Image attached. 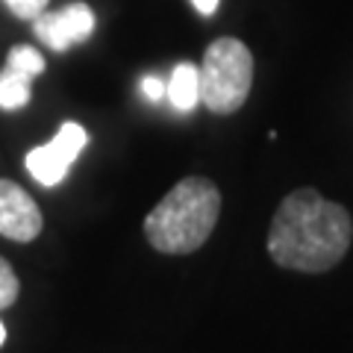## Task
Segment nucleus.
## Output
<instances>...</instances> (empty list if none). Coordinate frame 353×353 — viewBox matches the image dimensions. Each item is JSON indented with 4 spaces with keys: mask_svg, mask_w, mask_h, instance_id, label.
<instances>
[{
    "mask_svg": "<svg viewBox=\"0 0 353 353\" xmlns=\"http://www.w3.org/2000/svg\"><path fill=\"white\" fill-rule=\"evenodd\" d=\"M85 145H88L85 127L77 124V121H65V124L59 127V132L48 141V145H39V148H32L27 153L24 165H27L30 176L39 185L53 189V185H59L65 176H68V168L80 159Z\"/></svg>",
    "mask_w": 353,
    "mask_h": 353,
    "instance_id": "4",
    "label": "nucleus"
},
{
    "mask_svg": "<svg viewBox=\"0 0 353 353\" xmlns=\"http://www.w3.org/2000/svg\"><path fill=\"white\" fill-rule=\"evenodd\" d=\"M353 239V221L345 206L315 189H297L283 197L268 230V253L280 268L324 274L345 259Z\"/></svg>",
    "mask_w": 353,
    "mask_h": 353,
    "instance_id": "1",
    "label": "nucleus"
},
{
    "mask_svg": "<svg viewBox=\"0 0 353 353\" xmlns=\"http://www.w3.org/2000/svg\"><path fill=\"white\" fill-rule=\"evenodd\" d=\"M221 212V192L206 176H185L145 218V236L153 250L183 256L203 248Z\"/></svg>",
    "mask_w": 353,
    "mask_h": 353,
    "instance_id": "2",
    "label": "nucleus"
},
{
    "mask_svg": "<svg viewBox=\"0 0 353 353\" xmlns=\"http://www.w3.org/2000/svg\"><path fill=\"white\" fill-rule=\"evenodd\" d=\"M9 6V12L21 21H32L36 15L44 12V6H48V0H3Z\"/></svg>",
    "mask_w": 353,
    "mask_h": 353,
    "instance_id": "10",
    "label": "nucleus"
},
{
    "mask_svg": "<svg viewBox=\"0 0 353 353\" xmlns=\"http://www.w3.org/2000/svg\"><path fill=\"white\" fill-rule=\"evenodd\" d=\"M3 341H6V327H3V321H0V347H3Z\"/></svg>",
    "mask_w": 353,
    "mask_h": 353,
    "instance_id": "13",
    "label": "nucleus"
},
{
    "mask_svg": "<svg viewBox=\"0 0 353 353\" xmlns=\"http://www.w3.org/2000/svg\"><path fill=\"white\" fill-rule=\"evenodd\" d=\"M44 227L41 209L12 180H0V236L9 241H32Z\"/></svg>",
    "mask_w": 353,
    "mask_h": 353,
    "instance_id": "7",
    "label": "nucleus"
},
{
    "mask_svg": "<svg viewBox=\"0 0 353 353\" xmlns=\"http://www.w3.org/2000/svg\"><path fill=\"white\" fill-rule=\"evenodd\" d=\"M165 97L183 115L201 103V77H197V68L192 62H180L171 71V80L165 83Z\"/></svg>",
    "mask_w": 353,
    "mask_h": 353,
    "instance_id": "8",
    "label": "nucleus"
},
{
    "mask_svg": "<svg viewBox=\"0 0 353 353\" xmlns=\"http://www.w3.org/2000/svg\"><path fill=\"white\" fill-rule=\"evenodd\" d=\"M201 77V103L215 115H233L248 101L253 85V57L245 41L215 39L197 68Z\"/></svg>",
    "mask_w": 353,
    "mask_h": 353,
    "instance_id": "3",
    "label": "nucleus"
},
{
    "mask_svg": "<svg viewBox=\"0 0 353 353\" xmlns=\"http://www.w3.org/2000/svg\"><path fill=\"white\" fill-rule=\"evenodd\" d=\"M218 3H221V0H192V6H194L201 15H212L215 9H218Z\"/></svg>",
    "mask_w": 353,
    "mask_h": 353,
    "instance_id": "12",
    "label": "nucleus"
},
{
    "mask_svg": "<svg viewBox=\"0 0 353 353\" xmlns=\"http://www.w3.org/2000/svg\"><path fill=\"white\" fill-rule=\"evenodd\" d=\"M141 94H145L150 103L165 101V80H159V77H145V80H141Z\"/></svg>",
    "mask_w": 353,
    "mask_h": 353,
    "instance_id": "11",
    "label": "nucleus"
},
{
    "mask_svg": "<svg viewBox=\"0 0 353 353\" xmlns=\"http://www.w3.org/2000/svg\"><path fill=\"white\" fill-rule=\"evenodd\" d=\"M21 294V283L15 268L9 265L3 256H0V309H9Z\"/></svg>",
    "mask_w": 353,
    "mask_h": 353,
    "instance_id": "9",
    "label": "nucleus"
},
{
    "mask_svg": "<svg viewBox=\"0 0 353 353\" xmlns=\"http://www.w3.org/2000/svg\"><path fill=\"white\" fill-rule=\"evenodd\" d=\"M94 12L88 3H68L59 12H41L32 18V30H36V39L50 50H68L74 44H83L88 36L94 32Z\"/></svg>",
    "mask_w": 353,
    "mask_h": 353,
    "instance_id": "5",
    "label": "nucleus"
},
{
    "mask_svg": "<svg viewBox=\"0 0 353 353\" xmlns=\"http://www.w3.org/2000/svg\"><path fill=\"white\" fill-rule=\"evenodd\" d=\"M44 71V57L30 44H15L0 71V109L18 112L32 97V80Z\"/></svg>",
    "mask_w": 353,
    "mask_h": 353,
    "instance_id": "6",
    "label": "nucleus"
}]
</instances>
